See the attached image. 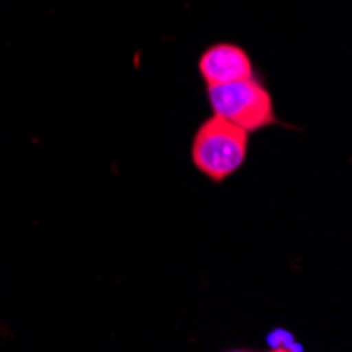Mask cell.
I'll return each mask as SVG.
<instances>
[{
    "label": "cell",
    "instance_id": "cell-1",
    "mask_svg": "<svg viewBox=\"0 0 352 352\" xmlns=\"http://www.w3.org/2000/svg\"><path fill=\"white\" fill-rule=\"evenodd\" d=\"M247 150L249 133L213 114L197 129L190 156L192 165L205 177L221 184L245 165Z\"/></svg>",
    "mask_w": 352,
    "mask_h": 352
},
{
    "label": "cell",
    "instance_id": "cell-2",
    "mask_svg": "<svg viewBox=\"0 0 352 352\" xmlns=\"http://www.w3.org/2000/svg\"><path fill=\"white\" fill-rule=\"evenodd\" d=\"M207 98L215 116L241 126L249 135L278 122L272 93L255 74L236 82L207 87Z\"/></svg>",
    "mask_w": 352,
    "mask_h": 352
},
{
    "label": "cell",
    "instance_id": "cell-3",
    "mask_svg": "<svg viewBox=\"0 0 352 352\" xmlns=\"http://www.w3.org/2000/svg\"><path fill=\"white\" fill-rule=\"evenodd\" d=\"M199 72L207 87L228 85L253 76L249 53L232 43H215L199 59Z\"/></svg>",
    "mask_w": 352,
    "mask_h": 352
}]
</instances>
